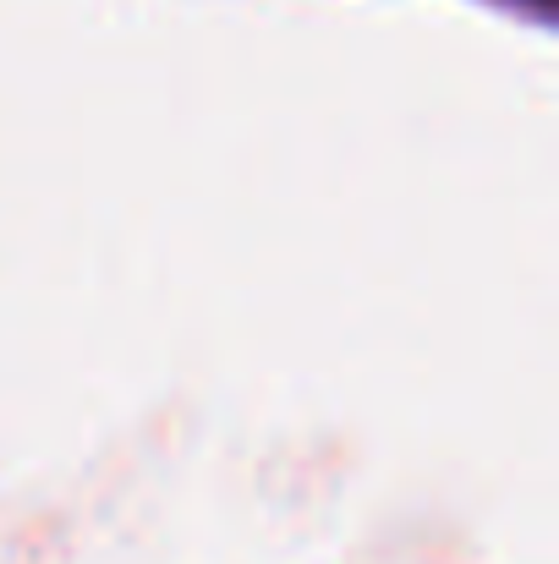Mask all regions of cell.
I'll use <instances>...</instances> for the list:
<instances>
[{
    "instance_id": "1",
    "label": "cell",
    "mask_w": 559,
    "mask_h": 564,
    "mask_svg": "<svg viewBox=\"0 0 559 564\" xmlns=\"http://www.w3.org/2000/svg\"><path fill=\"white\" fill-rule=\"evenodd\" d=\"M533 6H555V0H533Z\"/></svg>"
}]
</instances>
